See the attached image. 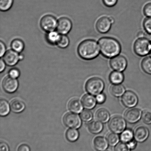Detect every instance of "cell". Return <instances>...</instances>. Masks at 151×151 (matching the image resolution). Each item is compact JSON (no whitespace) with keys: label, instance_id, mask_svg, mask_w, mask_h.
I'll return each instance as SVG.
<instances>
[{"label":"cell","instance_id":"1","mask_svg":"<svg viewBox=\"0 0 151 151\" xmlns=\"http://www.w3.org/2000/svg\"><path fill=\"white\" fill-rule=\"evenodd\" d=\"M98 44L101 53L106 58L112 59L119 55L121 52V44L115 38L103 37L99 39Z\"/></svg>","mask_w":151,"mask_h":151},{"label":"cell","instance_id":"2","mask_svg":"<svg viewBox=\"0 0 151 151\" xmlns=\"http://www.w3.org/2000/svg\"><path fill=\"white\" fill-rule=\"evenodd\" d=\"M77 51L78 56L81 59L89 60L97 57L100 50L97 41L93 39H87L80 43Z\"/></svg>","mask_w":151,"mask_h":151},{"label":"cell","instance_id":"3","mask_svg":"<svg viewBox=\"0 0 151 151\" xmlns=\"http://www.w3.org/2000/svg\"><path fill=\"white\" fill-rule=\"evenodd\" d=\"M134 50L137 56L143 57L150 53L151 42L146 38H138L134 43Z\"/></svg>","mask_w":151,"mask_h":151},{"label":"cell","instance_id":"4","mask_svg":"<svg viewBox=\"0 0 151 151\" xmlns=\"http://www.w3.org/2000/svg\"><path fill=\"white\" fill-rule=\"evenodd\" d=\"M86 89L92 95H98L103 91L104 87L103 81L100 78L93 77L87 81L86 84Z\"/></svg>","mask_w":151,"mask_h":151},{"label":"cell","instance_id":"5","mask_svg":"<svg viewBox=\"0 0 151 151\" xmlns=\"http://www.w3.org/2000/svg\"><path fill=\"white\" fill-rule=\"evenodd\" d=\"M58 21L54 16L48 14L41 19L40 26L43 30L47 33L54 31L57 29Z\"/></svg>","mask_w":151,"mask_h":151},{"label":"cell","instance_id":"6","mask_svg":"<svg viewBox=\"0 0 151 151\" xmlns=\"http://www.w3.org/2000/svg\"><path fill=\"white\" fill-rule=\"evenodd\" d=\"M126 123L123 118L119 116L113 117L109 121V127L112 132L120 134L125 130Z\"/></svg>","mask_w":151,"mask_h":151},{"label":"cell","instance_id":"7","mask_svg":"<svg viewBox=\"0 0 151 151\" xmlns=\"http://www.w3.org/2000/svg\"><path fill=\"white\" fill-rule=\"evenodd\" d=\"M114 22L113 18L103 16L98 19L96 23V28L101 33H107L110 30L112 25Z\"/></svg>","mask_w":151,"mask_h":151},{"label":"cell","instance_id":"8","mask_svg":"<svg viewBox=\"0 0 151 151\" xmlns=\"http://www.w3.org/2000/svg\"><path fill=\"white\" fill-rule=\"evenodd\" d=\"M109 64L111 67L114 70L122 72L126 69L128 62L125 57L118 55L111 59Z\"/></svg>","mask_w":151,"mask_h":151},{"label":"cell","instance_id":"9","mask_svg":"<svg viewBox=\"0 0 151 151\" xmlns=\"http://www.w3.org/2000/svg\"><path fill=\"white\" fill-rule=\"evenodd\" d=\"M63 122L65 125L71 128H78L81 125V118L78 115L70 112L65 115Z\"/></svg>","mask_w":151,"mask_h":151},{"label":"cell","instance_id":"10","mask_svg":"<svg viewBox=\"0 0 151 151\" xmlns=\"http://www.w3.org/2000/svg\"><path fill=\"white\" fill-rule=\"evenodd\" d=\"M72 27V21L68 18L62 17L58 21L57 30L60 35H67L71 30Z\"/></svg>","mask_w":151,"mask_h":151},{"label":"cell","instance_id":"11","mask_svg":"<svg viewBox=\"0 0 151 151\" xmlns=\"http://www.w3.org/2000/svg\"><path fill=\"white\" fill-rule=\"evenodd\" d=\"M121 100L123 104L126 107L132 108L137 105L138 100L135 93L132 91H128L123 95Z\"/></svg>","mask_w":151,"mask_h":151},{"label":"cell","instance_id":"12","mask_svg":"<svg viewBox=\"0 0 151 151\" xmlns=\"http://www.w3.org/2000/svg\"><path fill=\"white\" fill-rule=\"evenodd\" d=\"M3 60L7 66H13L20 61V54L13 50H9L3 56Z\"/></svg>","mask_w":151,"mask_h":151},{"label":"cell","instance_id":"13","mask_svg":"<svg viewBox=\"0 0 151 151\" xmlns=\"http://www.w3.org/2000/svg\"><path fill=\"white\" fill-rule=\"evenodd\" d=\"M149 135V130L144 126H138L134 130V139L139 142H142L145 141L148 137Z\"/></svg>","mask_w":151,"mask_h":151},{"label":"cell","instance_id":"14","mask_svg":"<svg viewBox=\"0 0 151 151\" xmlns=\"http://www.w3.org/2000/svg\"><path fill=\"white\" fill-rule=\"evenodd\" d=\"M18 86L17 79L10 76L6 77L3 81V88L7 92H14L17 89Z\"/></svg>","mask_w":151,"mask_h":151},{"label":"cell","instance_id":"15","mask_svg":"<svg viewBox=\"0 0 151 151\" xmlns=\"http://www.w3.org/2000/svg\"><path fill=\"white\" fill-rule=\"evenodd\" d=\"M141 111L137 108L129 109L125 114V118L127 122L130 123H135L141 118Z\"/></svg>","mask_w":151,"mask_h":151},{"label":"cell","instance_id":"16","mask_svg":"<svg viewBox=\"0 0 151 151\" xmlns=\"http://www.w3.org/2000/svg\"><path fill=\"white\" fill-rule=\"evenodd\" d=\"M96 101V99L94 97L89 94L85 95L81 99L83 106L86 108L89 109H93L95 106Z\"/></svg>","mask_w":151,"mask_h":151},{"label":"cell","instance_id":"17","mask_svg":"<svg viewBox=\"0 0 151 151\" xmlns=\"http://www.w3.org/2000/svg\"><path fill=\"white\" fill-rule=\"evenodd\" d=\"M93 144L95 148L99 151L105 150L108 146L107 140L105 137H96L93 142Z\"/></svg>","mask_w":151,"mask_h":151},{"label":"cell","instance_id":"18","mask_svg":"<svg viewBox=\"0 0 151 151\" xmlns=\"http://www.w3.org/2000/svg\"><path fill=\"white\" fill-rule=\"evenodd\" d=\"M10 106L11 110L16 113L23 111L25 108L24 103L19 99H14L12 100L10 103Z\"/></svg>","mask_w":151,"mask_h":151},{"label":"cell","instance_id":"19","mask_svg":"<svg viewBox=\"0 0 151 151\" xmlns=\"http://www.w3.org/2000/svg\"><path fill=\"white\" fill-rule=\"evenodd\" d=\"M68 108L72 112L79 113L83 109V106L81 101L78 99L71 100L68 104Z\"/></svg>","mask_w":151,"mask_h":151},{"label":"cell","instance_id":"20","mask_svg":"<svg viewBox=\"0 0 151 151\" xmlns=\"http://www.w3.org/2000/svg\"><path fill=\"white\" fill-rule=\"evenodd\" d=\"M89 131L93 134H98L101 132L103 128V125L99 121H93L88 124Z\"/></svg>","mask_w":151,"mask_h":151},{"label":"cell","instance_id":"21","mask_svg":"<svg viewBox=\"0 0 151 151\" xmlns=\"http://www.w3.org/2000/svg\"><path fill=\"white\" fill-rule=\"evenodd\" d=\"M109 118H110V115H109V112L105 109H99L96 113V119L103 123L108 122Z\"/></svg>","mask_w":151,"mask_h":151},{"label":"cell","instance_id":"22","mask_svg":"<svg viewBox=\"0 0 151 151\" xmlns=\"http://www.w3.org/2000/svg\"><path fill=\"white\" fill-rule=\"evenodd\" d=\"M124 75L121 72L115 71L110 74L109 79L112 84H118L122 83L124 80Z\"/></svg>","mask_w":151,"mask_h":151},{"label":"cell","instance_id":"23","mask_svg":"<svg viewBox=\"0 0 151 151\" xmlns=\"http://www.w3.org/2000/svg\"><path fill=\"white\" fill-rule=\"evenodd\" d=\"M60 37V34L57 31L54 30L47 33L46 35V39L49 43L54 45L57 44Z\"/></svg>","mask_w":151,"mask_h":151},{"label":"cell","instance_id":"24","mask_svg":"<svg viewBox=\"0 0 151 151\" xmlns=\"http://www.w3.org/2000/svg\"><path fill=\"white\" fill-rule=\"evenodd\" d=\"M24 44L22 40L18 38L13 40L12 41L11 47L12 49L18 53H22L24 48Z\"/></svg>","mask_w":151,"mask_h":151},{"label":"cell","instance_id":"25","mask_svg":"<svg viewBox=\"0 0 151 151\" xmlns=\"http://www.w3.org/2000/svg\"><path fill=\"white\" fill-rule=\"evenodd\" d=\"M110 91L111 94L115 97H120L125 92V89L122 85L115 84L111 86Z\"/></svg>","mask_w":151,"mask_h":151},{"label":"cell","instance_id":"26","mask_svg":"<svg viewBox=\"0 0 151 151\" xmlns=\"http://www.w3.org/2000/svg\"><path fill=\"white\" fill-rule=\"evenodd\" d=\"M66 139L68 141L73 142L78 139L79 137V133L77 130L75 129H69L66 131Z\"/></svg>","mask_w":151,"mask_h":151},{"label":"cell","instance_id":"27","mask_svg":"<svg viewBox=\"0 0 151 151\" xmlns=\"http://www.w3.org/2000/svg\"><path fill=\"white\" fill-rule=\"evenodd\" d=\"M142 69L145 72L151 74V57H146L142 61Z\"/></svg>","mask_w":151,"mask_h":151},{"label":"cell","instance_id":"28","mask_svg":"<svg viewBox=\"0 0 151 151\" xmlns=\"http://www.w3.org/2000/svg\"><path fill=\"white\" fill-rule=\"evenodd\" d=\"M133 138L132 131L129 129L124 131L120 136V139L124 143L129 142L132 140Z\"/></svg>","mask_w":151,"mask_h":151},{"label":"cell","instance_id":"29","mask_svg":"<svg viewBox=\"0 0 151 151\" xmlns=\"http://www.w3.org/2000/svg\"><path fill=\"white\" fill-rule=\"evenodd\" d=\"M69 44L70 40L68 37L66 35H61L57 45L60 48L64 49L68 47Z\"/></svg>","mask_w":151,"mask_h":151},{"label":"cell","instance_id":"30","mask_svg":"<svg viewBox=\"0 0 151 151\" xmlns=\"http://www.w3.org/2000/svg\"><path fill=\"white\" fill-rule=\"evenodd\" d=\"M14 0H0V10L1 11H8L13 5Z\"/></svg>","mask_w":151,"mask_h":151},{"label":"cell","instance_id":"31","mask_svg":"<svg viewBox=\"0 0 151 151\" xmlns=\"http://www.w3.org/2000/svg\"><path fill=\"white\" fill-rule=\"evenodd\" d=\"M9 106L5 100H1L0 101V114L1 116H5L9 113Z\"/></svg>","mask_w":151,"mask_h":151},{"label":"cell","instance_id":"32","mask_svg":"<svg viewBox=\"0 0 151 151\" xmlns=\"http://www.w3.org/2000/svg\"><path fill=\"white\" fill-rule=\"evenodd\" d=\"M119 137L117 134L114 133H110L108 134L107 139L110 146H114L119 141Z\"/></svg>","mask_w":151,"mask_h":151},{"label":"cell","instance_id":"33","mask_svg":"<svg viewBox=\"0 0 151 151\" xmlns=\"http://www.w3.org/2000/svg\"><path fill=\"white\" fill-rule=\"evenodd\" d=\"M93 113L89 110H84L80 114L81 119L84 122H89L93 118Z\"/></svg>","mask_w":151,"mask_h":151},{"label":"cell","instance_id":"34","mask_svg":"<svg viewBox=\"0 0 151 151\" xmlns=\"http://www.w3.org/2000/svg\"><path fill=\"white\" fill-rule=\"evenodd\" d=\"M142 119L145 123L149 125L151 124V112L149 111H144L142 114Z\"/></svg>","mask_w":151,"mask_h":151},{"label":"cell","instance_id":"35","mask_svg":"<svg viewBox=\"0 0 151 151\" xmlns=\"http://www.w3.org/2000/svg\"><path fill=\"white\" fill-rule=\"evenodd\" d=\"M143 26L146 32L151 35V17H147L145 19Z\"/></svg>","mask_w":151,"mask_h":151},{"label":"cell","instance_id":"36","mask_svg":"<svg viewBox=\"0 0 151 151\" xmlns=\"http://www.w3.org/2000/svg\"><path fill=\"white\" fill-rule=\"evenodd\" d=\"M115 151H130V148L128 145L125 143H119L115 146Z\"/></svg>","mask_w":151,"mask_h":151},{"label":"cell","instance_id":"37","mask_svg":"<svg viewBox=\"0 0 151 151\" xmlns=\"http://www.w3.org/2000/svg\"><path fill=\"white\" fill-rule=\"evenodd\" d=\"M143 13L147 17H151V3H147L143 8Z\"/></svg>","mask_w":151,"mask_h":151},{"label":"cell","instance_id":"38","mask_svg":"<svg viewBox=\"0 0 151 151\" xmlns=\"http://www.w3.org/2000/svg\"><path fill=\"white\" fill-rule=\"evenodd\" d=\"M104 4L106 7H112L117 3L118 0H102Z\"/></svg>","mask_w":151,"mask_h":151},{"label":"cell","instance_id":"39","mask_svg":"<svg viewBox=\"0 0 151 151\" xmlns=\"http://www.w3.org/2000/svg\"><path fill=\"white\" fill-rule=\"evenodd\" d=\"M20 74V72L19 69L15 68L10 69L9 72V75L10 76L13 78H16L18 77Z\"/></svg>","mask_w":151,"mask_h":151},{"label":"cell","instance_id":"40","mask_svg":"<svg viewBox=\"0 0 151 151\" xmlns=\"http://www.w3.org/2000/svg\"><path fill=\"white\" fill-rule=\"evenodd\" d=\"M96 99L98 103L102 104L106 100V97L104 94H100L98 95L96 97Z\"/></svg>","mask_w":151,"mask_h":151},{"label":"cell","instance_id":"41","mask_svg":"<svg viewBox=\"0 0 151 151\" xmlns=\"http://www.w3.org/2000/svg\"><path fill=\"white\" fill-rule=\"evenodd\" d=\"M6 52V51L5 44L2 41H1V42H0V57H3Z\"/></svg>","mask_w":151,"mask_h":151},{"label":"cell","instance_id":"42","mask_svg":"<svg viewBox=\"0 0 151 151\" xmlns=\"http://www.w3.org/2000/svg\"><path fill=\"white\" fill-rule=\"evenodd\" d=\"M17 151H30V149L27 145L22 144L19 146Z\"/></svg>","mask_w":151,"mask_h":151},{"label":"cell","instance_id":"43","mask_svg":"<svg viewBox=\"0 0 151 151\" xmlns=\"http://www.w3.org/2000/svg\"><path fill=\"white\" fill-rule=\"evenodd\" d=\"M0 151H9L8 146L6 143L4 142L0 143Z\"/></svg>","mask_w":151,"mask_h":151},{"label":"cell","instance_id":"44","mask_svg":"<svg viewBox=\"0 0 151 151\" xmlns=\"http://www.w3.org/2000/svg\"><path fill=\"white\" fill-rule=\"evenodd\" d=\"M128 145L130 149H134L137 145V142L134 140H132L131 141L128 142Z\"/></svg>","mask_w":151,"mask_h":151},{"label":"cell","instance_id":"45","mask_svg":"<svg viewBox=\"0 0 151 151\" xmlns=\"http://www.w3.org/2000/svg\"><path fill=\"white\" fill-rule=\"evenodd\" d=\"M6 63L2 59L0 61V72H2L4 70L6 66Z\"/></svg>","mask_w":151,"mask_h":151},{"label":"cell","instance_id":"46","mask_svg":"<svg viewBox=\"0 0 151 151\" xmlns=\"http://www.w3.org/2000/svg\"><path fill=\"white\" fill-rule=\"evenodd\" d=\"M24 59V56L23 55L20 54V60H23Z\"/></svg>","mask_w":151,"mask_h":151},{"label":"cell","instance_id":"47","mask_svg":"<svg viewBox=\"0 0 151 151\" xmlns=\"http://www.w3.org/2000/svg\"><path fill=\"white\" fill-rule=\"evenodd\" d=\"M150 55L151 56V51H150Z\"/></svg>","mask_w":151,"mask_h":151},{"label":"cell","instance_id":"48","mask_svg":"<svg viewBox=\"0 0 151 151\" xmlns=\"http://www.w3.org/2000/svg\"></svg>","mask_w":151,"mask_h":151}]
</instances>
